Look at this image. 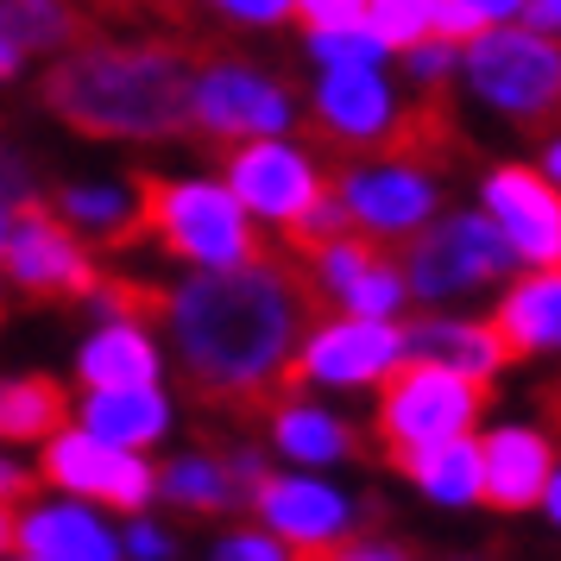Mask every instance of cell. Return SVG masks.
I'll use <instances>...</instances> for the list:
<instances>
[{"mask_svg":"<svg viewBox=\"0 0 561 561\" xmlns=\"http://www.w3.org/2000/svg\"><path fill=\"white\" fill-rule=\"evenodd\" d=\"M121 556L127 561H178L183 542L158 511H133V517H121Z\"/></svg>","mask_w":561,"mask_h":561,"instance_id":"4dcf8cb0","label":"cell"},{"mask_svg":"<svg viewBox=\"0 0 561 561\" xmlns=\"http://www.w3.org/2000/svg\"><path fill=\"white\" fill-rule=\"evenodd\" d=\"M13 556V511L0 505V561Z\"/></svg>","mask_w":561,"mask_h":561,"instance_id":"ee69618b","label":"cell"},{"mask_svg":"<svg viewBox=\"0 0 561 561\" xmlns=\"http://www.w3.org/2000/svg\"><path fill=\"white\" fill-rule=\"evenodd\" d=\"M536 511H542V524H549V530L561 536V460H556V473H549V485H542Z\"/></svg>","mask_w":561,"mask_h":561,"instance_id":"ab89813d","label":"cell"},{"mask_svg":"<svg viewBox=\"0 0 561 561\" xmlns=\"http://www.w3.org/2000/svg\"><path fill=\"white\" fill-rule=\"evenodd\" d=\"M322 561H416L410 549H398V542H379V536H354V542H341L334 556Z\"/></svg>","mask_w":561,"mask_h":561,"instance_id":"74e56055","label":"cell"},{"mask_svg":"<svg viewBox=\"0 0 561 561\" xmlns=\"http://www.w3.org/2000/svg\"><path fill=\"white\" fill-rule=\"evenodd\" d=\"M7 228H13V215H7V208H0V247H7Z\"/></svg>","mask_w":561,"mask_h":561,"instance_id":"f6af8a7d","label":"cell"},{"mask_svg":"<svg viewBox=\"0 0 561 561\" xmlns=\"http://www.w3.org/2000/svg\"><path fill=\"white\" fill-rule=\"evenodd\" d=\"M309 57L329 70H379L385 64V38L366 20L359 26H334V32H309Z\"/></svg>","mask_w":561,"mask_h":561,"instance_id":"f1b7e54d","label":"cell"},{"mask_svg":"<svg viewBox=\"0 0 561 561\" xmlns=\"http://www.w3.org/2000/svg\"><path fill=\"white\" fill-rule=\"evenodd\" d=\"M13 556L32 561H127L121 556V517L82 505L64 492H32L13 511Z\"/></svg>","mask_w":561,"mask_h":561,"instance_id":"e0dca14e","label":"cell"},{"mask_svg":"<svg viewBox=\"0 0 561 561\" xmlns=\"http://www.w3.org/2000/svg\"><path fill=\"white\" fill-rule=\"evenodd\" d=\"M247 511H253L259 530H272L284 549H297L304 561L334 556L366 524V499L341 473H304V467H272L253 485Z\"/></svg>","mask_w":561,"mask_h":561,"instance_id":"5b68a950","label":"cell"},{"mask_svg":"<svg viewBox=\"0 0 561 561\" xmlns=\"http://www.w3.org/2000/svg\"><path fill=\"white\" fill-rule=\"evenodd\" d=\"M536 171H542V178H549V183L561 190V127L549 133V146H542V158H536Z\"/></svg>","mask_w":561,"mask_h":561,"instance_id":"60d3db41","label":"cell"},{"mask_svg":"<svg viewBox=\"0 0 561 561\" xmlns=\"http://www.w3.org/2000/svg\"><path fill=\"white\" fill-rule=\"evenodd\" d=\"M45 208L77 233L89 253H95V247H127V240H139V178L64 183Z\"/></svg>","mask_w":561,"mask_h":561,"instance_id":"cb8c5ba5","label":"cell"},{"mask_svg":"<svg viewBox=\"0 0 561 561\" xmlns=\"http://www.w3.org/2000/svg\"><path fill=\"white\" fill-rule=\"evenodd\" d=\"M38 485L45 492H64V499H82V505H102L114 517H133V511H152L158 492V460L152 455H127V448H107L89 430L64 423L51 442H38Z\"/></svg>","mask_w":561,"mask_h":561,"instance_id":"30bf717a","label":"cell"},{"mask_svg":"<svg viewBox=\"0 0 561 561\" xmlns=\"http://www.w3.org/2000/svg\"><path fill=\"white\" fill-rule=\"evenodd\" d=\"M404 64H410V77H416L423 95H442V82H448V70H455V45L423 38V45H410V51H404Z\"/></svg>","mask_w":561,"mask_h":561,"instance_id":"d6a6232c","label":"cell"},{"mask_svg":"<svg viewBox=\"0 0 561 561\" xmlns=\"http://www.w3.org/2000/svg\"><path fill=\"white\" fill-rule=\"evenodd\" d=\"M38 492V467H32L20 448H0V505L7 511H20Z\"/></svg>","mask_w":561,"mask_h":561,"instance_id":"d590c367","label":"cell"},{"mask_svg":"<svg viewBox=\"0 0 561 561\" xmlns=\"http://www.w3.org/2000/svg\"><path fill=\"white\" fill-rule=\"evenodd\" d=\"M190 89L196 70L171 45H82L45 77V102L89 139H178Z\"/></svg>","mask_w":561,"mask_h":561,"instance_id":"7a4b0ae2","label":"cell"},{"mask_svg":"<svg viewBox=\"0 0 561 561\" xmlns=\"http://www.w3.org/2000/svg\"><path fill=\"white\" fill-rule=\"evenodd\" d=\"M139 233L183 272H233L265 259L259 221L221 178H139Z\"/></svg>","mask_w":561,"mask_h":561,"instance_id":"3957f363","label":"cell"},{"mask_svg":"<svg viewBox=\"0 0 561 561\" xmlns=\"http://www.w3.org/2000/svg\"><path fill=\"white\" fill-rule=\"evenodd\" d=\"M7 561H32V556H7Z\"/></svg>","mask_w":561,"mask_h":561,"instance_id":"bcb514c9","label":"cell"},{"mask_svg":"<svg viewBox=\"0 0 561 561\" xmlns=\"http://www.w3.org/2000/svg\"><path fill=\"white\" fill-rule=\"evenodd\" d=\"M265 455L278 467H304V473H341L359 455V430L347 410H334L316 391H284L265 410Z\"/></svg>","mask_w":561,"mask_h":561,"instance_id":"ac0fdd59","label":"cell"},{"mask_svg":"<svg viewBox=\"0 0 561 561\" xmlns=\"http://www.w3.org/2000/svg\"><path fill=\"white\" fill-rule=\"evenodd\" d=\"M228 20H247V26H278L290 20V0H215Z\"/></svg>","mask_w":561,"mask_h":561,"instance_id":"8d00e7d4","label":"cell"},{"mask_svg":"<svg viewBox=\"0 0 561 561\" xmlns=\"http://www.w3.org/2000/svg\"><path fill=\"white\" fill-rule=\"evenodd\" d=\"M297 121L290 89L272 77H259L233 57H215L208 70H196L190 89V127L215 139V146H247V139H284V127Z\"/></svg>","mask_w":561,"mask_h":561,"instance_id":"4fadbf2b","label":"cell"},{"mask_svg":"<svg viewBox=\"0 0 561 561\" xmlns=\"http://www.w3.org/2000/svg\"><path fill=\"white\" fill-rule=\"evenodd\" d=\"M309 329V290L278 259H253L233 272H183L158 290L164 354L203 398L253 404L290 385V359Z\"/></svg>","mask_w":561,"mask_h":561,"instance_id":"6da1fadb","label":"cell"},{"mask_svg":"<svg viewBox=\"0 0 561 561\" xmlns=\"http://www.w3.org/2000/svg\"><path fill=\"white\" fill-rule=\"evenodd\" d=\"M485 423V385L460 379V373H442V366H423V359H404L391 379L379 385V430L385 455H416L430 442H455V435H480Z\"/></svg>","mask_w":561,"mask_h":561,"instance_id":"ba28073f","label":"cell"},{"mask_svg":"<svg viewBox=\"0 0 561 561\" xmlns=\"http://www.w3.org/2000/svg\"><path fill=\"white\" fill-rule=\"evenodd\" d=\"M460 77L505 121H549L561 114V38L530 26H492L467 45Z\"/></svg>","mask_w":561,"mask_h":561,"instance_id":"52a82bcc","label":"cell"},{"mask_svg":"<svg viewBox=\"0 0 561 561\" xmlns=\"http://www.w3.org/2000/svg\"><path fill=\"white\" fill-rule=\"evenodd\" d=\"M265 473L272 467L259 448H178L171 460H158L152 505H171L183 517H233Z\"/></svg>","mask_w":561,"mask_h":561,"instance_id":"2e32d148","label":"cell"},{"mask_svg":"<svg viewBox=\"0 0 561 561\" xmlns=\"http://www.w3.org/2000/svg\"><path fill=\"white\" fill-rule=\"evenodd\" d=\"M398 265H404L410 284V304H430V309H455L473 304L485 290L517 278L499 228L485 221L480 208H455V215H435L430 228L398 247Z\"/></svg>","mask_w":561,"mask_h":561,"instance_id":"277c9868","label":"cell"},{"mask_svg":"<svg viewBox=\"0 0 561 561\" xmlns=\"http://www.w3.org/2000/svg\"><path fill=\"white\" fill-rule=\"evenodd\" d=\"M32 203H38V183H32L26 158L13 152V146H0V208L20 215V208H32Z\"/></svg>","mask_w":561,"mask_h":561,"instance_id":"e575fe53","label":"cell"},{"mask_svg":"<svg viewBox=\"0 0 561 561\" xmlns=\"http://www.w3.org/2000/svg\"><path fill=\"white\" fill-rule=\"evenodd\" d=\"M164 334L152 316H121V322H95L77 347V391H139V385H164Z\"/></svg>","mask_w":561,"mask_h":561,"instance_id":"ffe728a7","label":"cell"},{"mask_svg":"<svg viewBox=\"0 0 561 561\" xmlns=\"http://www.w3.org/2000/svg\"><path fill=\"white\" fill-rule=\"evenodd\" d=\"M404 347H410V359L460 373V379H473V385H492L511 366L499 329L485 316H455V309H430L423 322H404Z\"/></svg>","mask_w":561,"mask_h":561,"instance_id":"7402d4cb","label":"cell"},{"mask_svg":"<svg viewBox=\"0 0 561 561\" xmlns=\"http://www.w3.org/2000/svg\"><path fill=\"white\" fill-rule=\"evenodd\" d=\"M480 32H492V20H485L473 0H442V7H435L430 38H442V45H473Z\"/></svg>","mask_w":561,"mask_h":561,"instance_id":"1f68e13d","label":"cell"},{"mask_svg":"<svg viewBox=\"0 0 561 561\" xmlns=\"http://www.w3.org/2000/svg\"><path fill=\"white\" fill-rule=\"evenodd\" d=\"M70 423L89 430L107 448H127V455H152L158 442H171L178 430V404L164 385H139V391H77Z\"/></svg>","mask_w":561,"mask_h":561,"instance_id":"44dd1931","label":"cell"},{"mask_svg":"<svg viewBox=\"0 0 561 561\" xmlns=\"http://www.w3.org/2000/svg\"><path fill=\"white\" fill-rule=\"evenodd\" d=\"M473 7H480V13L492 20V26H505L511 13H524V0H473Z\"/></svg>","mask_w":561,"mask_h":561,"instance_id":"b9f144b4","label":"cell"},{"mask_svg":"<svg viewBox=\"0 0 561 561\" xmlns=\"http://www.w3.org/2000/svg\"><path fill=\"white\" fill-rule=\"evenodd\" d=\"M203 561H304V556H297V549H284L278 536L259 530L253 517H247V524H221Z\"/></svg>","mask_w":561,"mask_h":561,"instance_id":"f546056e","label":"cell"},{"mask_svg":"<svg viewBox=\"0 0 561 561\" xmlns=\"http://www.w3.org/2000/svg\"><path fill=\"white\" fill-rule=\"evenodd\" d=\"M398 473L410 492L435 511H480L485 505V467H480V435H455V442H430L416 455H398Z\"/></svg>","mask_w":561,"mask_h":561,"instance_id":"d4e9b609","label":"cell"},{"mask_svg":"<svg viewBox=\"0 0 561 561\" xmlns=\"http://www.w3.org/2000/svg\"><path fill=\"white\" fill-rule=\"evenodd\" d=\"M556 460L561 448L542 423H524V416L480 423V467H485V505L492 511H536Z\"/></svg>","mask_w":561,"mask_h":561,"instance_id":"d6986e66","label":"cell"},{"mask_svg":"<svg viewBox=\"0 0 561 561\" xmlns=\"http://www.w3.org/2000/svg\"><path fill=\"white\" fill-rule=\"evenodd\" d=\"M511 359H561V265L556 272H517L485 316Z\"/></svg>","mask_w":561,"mask_h":561,"instance_id":"603a6c76","label":"cell"},{"mask_svg":"<svg viewBox=\"0 0 561 561\" xmlns=\"http://www.w3.org/2000/svg\"><path fill=\"white\" fill-rule=\"evenodd\" d=\"M334 196L347 208V228L379 240V247H404L442 215V178H435L430 158L410 152H379V158H354Z\"/></svg>","mask_w":561,"mask_h":561,"instance_id":"9c48e42d","label":"cell"},{"mask_svg":"<svg viewBox=\"0 0 561 561\" xmlns=\"http://www.w3.org/2000/svg\"><path fill=\"white\" fill-rule=\"evenodd\" d=\"M221 183L233 203L253 215L259 228H297L309 208L334 190V178L304 152L297 139H247V146H221Z\"/></svg>","mask_w":561,"mask_h":561,"instance_id":"8fae6325","label":"cell"},{"mask_svg":"<svg viewBox=\"0 0 561 561\" xmlns=\"http://www.w3.org/2000/svg\"><path fill=\"white\" fill-rule=\"evenodd\" d=\"M410 359L404 322H373V316H322L309 322L290 359V385L316 398H379V385Z\"/></svg>","mask_w":561,"mask_h":561,"instance_id":"8992f818","label":"cell"},{"mask_svg":"<svg viewBox=\"0 0 561 561\" xmlns=\"http://www.w3.org/2000/svg\"><path fill=\"white\" fill-rule=\"evenodd\" d=\"M480 215L499 228L517 272L561 265V190L536 164H492L480 183Z\"/></svg>","mask_w":561,"mask_h":561,"instance_id":"5bb4252c","label":"cell"},{"mask_svg":"<svg viewBox=\"0 0 561 561\" xmlns=\"http://www.w3.org/2000/svg\"><path fill=\"white\" fill-rule=\"evenodd\" d=\"M290 13L304 20V32H334V26H359L366 0H290Z\"/></svg>","mask_w":561,"mask_h":561,"instance_id":"836d02e7","label":"cell"},{"mask_svg":"<svg viewBox=\"0 0 561 561\" xmlns=\"http://www.w3.org/2000/svg\"><path fill=\"white\" fill-rule=\"evenodd\" d=\"M82 32L77 0H0V38L20 51H57Z\"/></svg>","mask_w":561,"mask_h":561,"instance_id":"4316f807","label":"cell"},{"mask_svg":"<svg viewBox=\"0 0 561 561\" xmlns=\"http://www.w3.org/2000/svg\"><path fill=\"white\" fill-rule=\"evenodd\" d=\"M304 290L322 297L334 316H373V322H404L410 284L398 253H385L366 233H341L304 253Z\"/></svg>","mask_w":561,"mask_h":561,"instance_id":"7c38bea8","label":"cell"},{"mask_svg":"<svg viewBox=\"0 0 561 561\" xmlns=\"http://www.w3.org/2000/svg\"><path fill=\"white\" fill-rule=\"evenodd\" d=\"M70 423V391L45 373H7L0 379V448H38Z\"/></svg>","mask_w":561,"mask_h":561,"instance_id":"484cf974","label":"cell"},{"mask_svg":"<svg viewBox=\"0 0 561 561\" xmlns=\"http://www.w3.org/2000/svg\"><path fill=\"white\" fill-rule=\"evenodd\" d=\"M524 20H530V32L561 38V0H524Z\"/></svg>","mask_w":561,"mask_h":561,"instance_id":"f35d334b","label":"cell"},{"mask_svg":"<svg viewBox=\"0 0 561 561\" xmlns=\"http://www.w3.org/2000/svg\"><path fill=\"white\" fill-rule=\"evenodd\" d=\"M435 7L442 0H366V26L385 38V51H410V45L430 38Z\"/></svg>","mask_w":561,"mask_h":561,"instance_id":"83f0119b","label":"cell"},{"mask_svg":"<svg viewBox=\"0 0 561 561\" xmlns=\"http://www.w3.org/2000/svg\"><path fill=\"white\" fill-rule=\"evenodd\" d=\"M0 278L13 284V290H26V297H89V284L102 278V272H95V253L57 221L51 208L32 203L7 228Z\"/></svg>","mask_w":561,"mask_h":561,"instance_id":"9a60e30c","label":"cell"},{"mask_svg":"<svg viewBox=\"0 0 561 561\" xmlns=\"http://www.w3.org/2000/svg\"><path fill=\"white\" fill-rule=\"evenodd\" d=\"M20 64H26V51H20V45H7V38H0V82H7V77H20Z\"/></svg>","mask_w":561,"mask_h":561,"instance_id":"7bdbcfd3","label":"cell"}]
</instances>
